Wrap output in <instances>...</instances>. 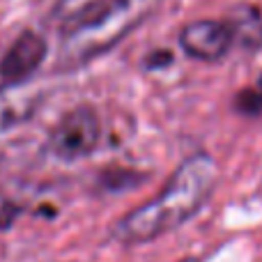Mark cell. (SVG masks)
<instances>
[{
  "instance_id": "cell-1",
  "label": "cell",
  "mask_w": 262,
  "mask_h": 262,
  "mask_svg": "<svg viewBox=\"0 0 262 262\" xmlns=\"http://www.w3.org/2000/svg\"><path fill=\"white\" fill-rule=\"evenodd\" d=\"M216 161L207 152L191 154L177 166V170L168 177L163 189L152 200L136 207L115 223L113 237L120 244L131 246L152 242L180 228L207 203L216 186Z\"/></svg>"
},
{
  "instance_id": "cell-2",
  "label": "cell",
  "mask_w": 262,
  "mask_h": 262,
  "mask_svg": "<svg viewBox=\"0 0 262 262\" xmlns=\"http://www.w3.org/2000/svg\"><path fill=\"white\" fill-rule=\"evenodd\" d=\"M163 0H90L69 12L60 35V69H76L104 55L138 28Z\"/></svg>"
},
{
  "instance_id": "cell-3",
  "label": "cell",
  "mask_w": 262,
  "mask_h": 262,
  "mask_svg": "<svg viewBox=\"0 0 262 262\" xmlns=\"http://www.w3.org/2000/svg\"><path fill=\"white\" fill-rule=\"evenodd\" d=\"M101 138V120L92 106L83 104L69 111L49 136V149L62 161L90 157Z\"/></svg>"
},
{
  "instance_id": "cell-4",
  "label": "cell",
  "mask_w": 262,
  "mask_h": 262,
  "mask_svg": "<svg viewBox=\"0 0 262 262\" xmlns=\"http://www.w3.org/2000/svg\"><path fill=\"white\" fill-rule=\"evenodd\" d=\"M180 46L189 58L205 60V62H216L226 58L228 51L235 46L230 23L226 21H191L180 30Z\"/></svg>"
},
{
  "instance_id": "cell-5",
  "label": "cell",
  "mask_w": 262,
  "mask_h": 262,
  "mask_svg": "<svg viewBox=\"0 0 262 262\" xmlns=\"http://www.w3.org/2000/svg\"><path fill=\"white\" fill-rule=\"evenodd\" d=\"M49 55V44L37 32H23L7 49L0 60V78L3 83H26L32 74L44 64Z\"/></svg>"
},
{
  "instance_id": "cell-6",
  "label": "cell",
  "mask_w": 262,
  "mask_h": 262,
  "mask_svg": "<svg viewBox=\"0 0 262 262\" xmlns=\"http://www.w3.org/2000/svg\"><path fill=\"white\" fill-rule=\"evenodd\" d=\"M41 104V90L26 83L0 85V134L28 122Z\"/></svg>"
},
{
  "instance_id": "cell-7",
  "label": "cell",
  "mask_w": 262,
  "mask_h": 262,
  "mask_svg": "<svg viewBox=\"0 0 262 262\" xmlns=\"http://www.w3.org/2000/svg\"><path fill=\"white\" fill-rule=\"evenodd\" d=\"M228 23L235 35V44L249 51H255L262 44V14L255 7H249V5L239 7Z\"/></svg>"
},
{
  "instance_id": "cell-8",
  "label": "cell",
  "mask_w": 262,
  "mask_h": 262,
  "mask_svg": "<svg viewBox=\"0 0 262 262\" xmlns=\"http://www.w3.org/2000/svg\"><path fill=\"white\" fill-rule=\"evenodd\" d=\"M235 108L244 115L262 113V76L255 81V85L239 90V95L235 97Z\"/></svg>"
},
{
  "instance_id": "cell-9",
  "label": "cell",
  "mask_w": 262,
  "mask_h": 262,
  "mask_svg": "<svg viewBox=\"0 0 262 262\" xmlns=\"http://www.w3.org/2000/svg\"><path fill=\"white\" fill-rule=\"evenodd\" d=\"M21 216V205L0 193V232H7Z\"/></svg>"
},
{
  "instance_id": "cell-10",
  "label": "cell",
  "mask_w": 262,
  "mask_h": 262,
  "mask_svg": "<svg viewBox=\"0 0 262 262\" xmlns=\"http://www.w3.org/2000/svg\"><path fill=\"white\" fill-rule=\"evenodd\" d=\"M172 62L170 51H152L149 58L145 60V67L147 69H159V67H168Z\"/></svg>"
},
{
  "instance_id": "cell-11",
  "label": "cell",
  "mask_w": 262,
  "mask_h": 262,
  "mask_svg": "<svg viewBox=\"0 0 262 262\" xmlns=\"http://www.w3.org/2000/svg\"><path fill=\"white\" fill-rule=\"evenodd\" d=\"M180 262H200L198 258H184V260H180Z\"/></svg>"
}]
</instances>
